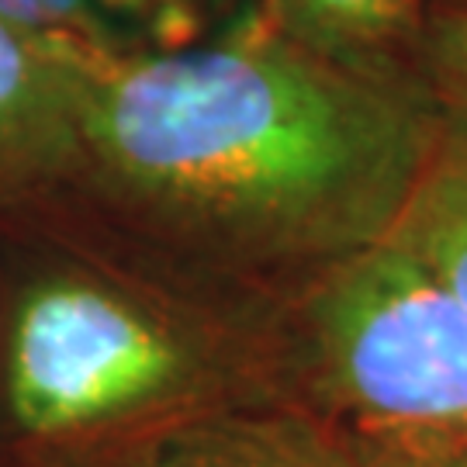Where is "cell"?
Listing matches in <instances>:
<instances>
[{
    "mask_svg": "<svg viewBox=\"0 0 467 467\" xmlns=\"http://www.w3.org/2000/svg\"><path fill=\"white\" fill-rule=\"evenodd\" d=\"M90 4L94 0H0V17H7V21H15V25L35 35H46V38H56V42H67L73 49H80L73 42V32L94 11Z\"/></svg>",
    "mask_w": 467,
    "mask_h": 467,
    "instance_id": "obj_9",
    "label": "cell"
},
{
    "mask_svg": "<svg viewBox=\"0 0 467 467\" xmlns=\"http://www.w3.org/2000/svg\"><path fill=\"white\" fill-rule=\"evenodd\" d=\"M419 0H274V15L287 35L316 49L374 63V56L399 38L416 15Z\"/></svg>",
    "mask_w": 467,
    "mask_h": 467,
    "instance_id": "obj_7",
    "label": "cell"
},
{
    "mask_svg": "<svg viewBox=\"0 0 467 467\" xmlns=\"http://www.w3.org/2000/svg\"><path fill=\"white\" fill-rule=\"evenodd\" d=\"M98 59L0 17V173L80 152V108Z\"/></svg>",
    "mask_w": 467,
    "mask_h": 467,
    "instance_id": "obj_4",
    "label": "cell"
},
{
    "mask_svg": "<svg viewBox=\"0 0 467 467\" xmlns=\"http://www.w3.org/2000/svg\"><path fill=\"white\" fill-rule=\"evenodd\" d=\"M357 464L360 467H467V447H453V451H436V453H412V457H357Z\"/></svg>",
    "mask_w": 467,
    "mask_h": 467,
    "instance_id": "obj_10",
    "label": "cell"
},
{
    "mask_svg": "<svg viewBox=\"0 0 467 467\" xmlns=\"http://www.w3.org/2000/svg\"><path fill=\"white\" fill-rule=\"evenodd\" d=\"M208 378L194 339L90 277H52L21 298L7 405L28 436L77 440L184 405Z\"/></svg>",
    "mask_w": 467,
    "mask_h": 467,
    "instance_id": "obj_3",
    "label": "cell"
},
{
    "mask_svg": "<svg viewBox=\"0 0 467 467\" xmlns=\"http://www.w3.org/2000/svg\"><path fill=\"white\" fill-rule=\"evenodd\" d=\"M132 467H360L339 440L301 412L260 401L212 412L152 443Z\"/></svg>",
    "mask_w": 467,
    "mask_h": 467,
    "instance_id": "obj_5",
    "label": "cell"
},
{
    "mask_svg": "<svg viewBox=\"0 0 467 467\" xmlns=\"http://www.w3.org/2000/svg\"><path fill=\"white\" fill-rule=\"evenodd\" d=\"M270 399L357 457L467 447V305L395 239L326 264Z\"/></svg>",
    "mask_w": 467,
    "mask_h": 467,
    "instance_id": "obj_2",
    "label": "cell"
},
{
    "mask_svg": "<svg viewBox=\"0 0 467 467\" xmlns=\"http://www.w3.org/2000/svg\"><path fill=\"white\" fill-rule=\"evenodd\" d=\"M388 239L409 250L467 305V115H436L433 139Z\"/></svg>",
    "mask_w": 467,
    "mask_h": 467,
    "instance_id": "obj_6",
    "label": "cell"
},
{
    "mask_svg": "<svg viewBox=\"0 0 467 467\" xmlns=\"http://www.w3.org/2000/svg\"><path fill=\"white\" fill-rule=\"evenodd\" d=\"M433 125L381 67L281 32L98 59L80 152L204 243L333 264L391 233Z\"/></svg>",
    "mask_w": 467,
    "mask_h": 467,
    "instance_id": "obj_1",
    "label": "cell"
},
{
    "mask_svg": "<svg viewBox=\"0 0 467 467\" xmlns=\"http://www.w3.org/2000/svg\"><path fill=\"white\" fill-rule=\"evenodd\" d=\"M430 63L443 84L451 108L467 115V7L447 11L433 21Z\"/></svg>",
    "mask_w": 467,
    "mask_h": 467,
    "instance_id": "obj_8",
    "label": "cell"
}]
</instances>
